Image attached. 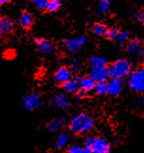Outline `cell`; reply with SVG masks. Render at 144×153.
I'll return each instance as SVG.
<instances>
[{"instance_id": "cell-14", "label": "cell", "mask_w": 144, "mask_h": 153, "mask_svg": "<svg viewBox=\"0 0 144 153\" xmlns=\"http://www.w3.org/2000/svg\"><path fill=\"white\" fill-rule=\"evenodd\" d=\"M33 15L28 11H23L20 17H19V25H21V27L25 29L31 27L32 25H33Z\"/></svg>"}, {"instance_id": "cell-1", "label": "cell", "mask_w": 144, "mask_h": 153, "mask_svg": "<svg viewBox=\"0 0 144 153\" xmlns=\"http://www.w3.org/2000/svg\"><path fill=\"white\" fill-rule=\"evenodd\" d=\"M93 127V119L88 114L81 113L75 116L70 122V130L75 134L88 132Z\"/></svg>"}, {"instance_id": "cell-21", "label": "cell", "mask_w": 144, "mask_h": 153, "mask_svg": "<svg viewBox=\"0 0 144 153\" xmlns=\"http://www.w3.org/2000/svg\"><path fill=\"white\" fill-rule=\"evenodd\" d=\"M109 8H110V4L108 2V0H101V2L98 5V10H97V12L98 14H104V13H106L109 10Z\"/></svg>"}, {"instance_id": "cell-19", "label": "cell", "mask_w": 144, "mask_h": 153, "mask_svg": "<svg viewBox=\"0 0 144 153\" xmlns=\"http://www.w3.org/2000/svg\"><path fill=\"white\" fill-rule=\"evenodd\" d=\"M94 91L97 95H104L107 93V84L106 82H98L94 88Z\"/></svg>"}, {"instance_id": "cell-18", "label": "cell", "mask_w": 144, "mask_h": 153, "mask_svg": "<svg viewBox=\"0 0 144 153\" xmlns=\"http://www.w3.org/2000/svg\"><path fill=\"white\" fill-rule=\"evenodd\" d=\"M60 6H61L60 0H49V2H48L45 10L49 12H56L60 10Z\"/></svg>"}, {"instance_id": "cell-5", "label": "cell", "mask_w": 144, "mask_h": 153, "mask_svg": "<svg viewBox=\"0 0 144 153\" xmlns=\"http://www.w3.org/2000/svg\"><path fill=\"white\" fill-rule=\"evenodd\" d=\"M41 96L37 93H30L23 98L22 105L27 110H34L41 105Z\"/></svg>"}, {"instance_id": "cell-15", "label": "cell", "mask_w": 144, "mask_h": 153, "mask_svg": "<svg viewBox=\"0 0 144 153\" xmlns=\"http://www.w3.org/2000/svg\"><path fill=\"white\" fill-rule=\"evenodd\" d=\"M96 84H97V82L90 75L85 76L80 79V88L86 90L87 92H89L90 90H93Z\"/></svg>"}, {"instance_id": "cell-33", "label": "cell", "mask_w": 144, "mask_h": 153, "mask_svg": "<svg viewBox=\"0 0 144 153\" xmlns=\"http://www.w3.org/2000/svg\"><path fill=\"white\" fill-rule=\"evenodd\" d=\"M8 1H9V0H0V5L5 4V3H7Z\"/></svg>"}, {"instance_id": "cell-17", "label": "cell", "mask_w": 144, "mask_h": 153, "mask_svg": "<svg viewBox=\"0 0 144 153\" xmlns=\"http://www.w3.org/2000/svg\"><path fill=\"white\" fill-rule=\"evenodd\" d=\"M63 125V120L62 119H60V118H56L54 119V120H52L50 121L47 126H46V128L48 131H57V130H60L61 128V126Z\"/></svg>"}, {"instance_id": "cell-10", "label": "cell", "mask_w": 144, "mask_h": 153, "mask_svg": "<svg viewBox=\"0 0 144 153\" xmlns=\"http://www.w3.org/2000/svg\"><path fill=\"white\" fill-rule=\"evenodd\" d=\"M71 78H72V72L66 67H60V69H57V71L55 72V75H54L55 81L61 85L64 84L65 82H67Z\"/></svg>"}, {"instance_id": "cell-16", "label": "cell", "mask_w": 144, "mask_h": 153, "mask_svg": "<svg viewBox=\"0 0 144 153\" xmlns=\"http://www.w3.org/2000/svg\"><path fill=\"white\" fill-rule=\"evenodd\" d=\"M69 141V135L65 132H62V134H58L57 139H56V148L57 149H61L63 147L67 145Z\"/></svg>"}, {"instance_id": "cell-8", "label": "cell", "mask_w": 144, "mask_h": 153, "mask_svg": "<svg viewBox=\"0 0 144 153\" xmlns=\"http://www.w3.org/2000/svg\"><path fill=\"white\" fill-rule=\"evenodd\" d=\"M35 43L38 50L40 51L42 54L44 55H50L54 52V46L49 41L43 38H37L35 39Z\"/></svg>"}, {"instance_id": "cell-28", "label": "cell", "mask_w": 144, "mask_h": 153, "mask_svg": "<svg viewBox=\"0 0 144 153\" xmlns=\"http://www.w3.org/2000/svg\"><path fill=\"white\" fill-rule=\"evenodd\" d=\"M86 93H87L86 90H84V89L80 88L79 90H78V91L75 93V98H76L77 100H81V99H83L85 96H86Z\"/></svg>"}, {"instance_id": "cell-3", "label": "cell", "mask_w": 144, "mask_h": 153, "mask_svg": "<svg viewBox=\"0 0 144 153\" xmlns=\"http://www.w3.org/2000/svg\"><path fill=\"white\" fill-rule=\"evenodd\" d=\"M128 85L135 92H144V69H137L131 72Z\"/></svg>"}, {"instance_id": "cell-22", "label": "cell", "mask_w": 144, "mask_h": 153, "mask_svg": "<svg viewBox=\"0 0 144 153\" xmlns=\"http://www.w3.org/2000/svg\"><path fill=\"white\" fill-rule=\"evenodd\" d=\"M90 64L91 67H95V66H101V65H106L107 64V60L104 57L101 56H93L90 59Z\"/></svg>"}, {"instance_id": "cell-24", "label": "cell", "mask_w": 144, "mask_h": 153, "mask_svg": "<svg viewBox=\"0 0 144 153\" xmlns=\"http://www.w3.org/2000/svg\"><path fill=\"white\" fill-rule=\"evenodd\" d=\"M129 39V34L127 32H119L118 33V35L116 37V39L114 41H116L119 44H122V43H124L126 41Z\"/></svg>"}, {"instance_id": "cell-29", "label": "cell", "mask_w": 144, "mask_h": 153, "mask_svg": "<svg viewBox=\"0 0 144 153\" xmlns=\"http://www.w3.org/2000/svg\"><path fill=\"white\" fill-rule=\"evenodd\" d=\"M93 141H94V137L93 136H88V137H86V139H85L84 145L85 146H89V147H91Z\"/></svg>"}, {"instance_id": "cell-20", "label": "cell", "mask_w": 144, "mask_h": 153, "mask_svg": "<svg viewBox=\"0 0 144 153\" xmlns=\"http://www.w3.org/2000/svg\"><path fill=\"white\" fill-rule=\"evenodd\" d=\"M91 30H93V34H95L97 36H103V35H106L107 27L103 24H95V25H93Z\"/></svg>"}, {"instance_id": "cell-27", "label": "cell", "mask_w": 144, "mask_h": 153, "mask_svg": "<svg viewBox=\"0 0 144 153\" xmlns=\"http://www.w3.org/2000/svg\"><path fill=\"white\" fill-rule=\"evenodd\" d=\"M69 153H83V148L79 146H72L68 149Z\"/></svg>"}, {"instance_id": "cell-9", "label": "cell", "mask_w": 144, "mask_h": 153, "mask_svg": "<svg viewBox=\"0 0 144 153\" xmlns=\"http://www.w3.org/2000/svg\"><path fill=\"white\" fill-rule=\"evenodd\" d=\"M86 42V39L84 37L77 38V39H65L64 44L66 46V48L68 51L71 53H75L79 50L81 46Z\"/></svg>"}, {"instance_id": "cell-6", "label": "cell", "mask_w": 144, "mask_h": 153, "mask_svg": "<svg viewBox=\"0 0 144 153\" xmlns=\"http://www.w3.org/2000/svg\"><path fill=\"white\" fill-rule=\"evenodd\" d=\"M15 28L14 21L10 17H0V36H7L13 32Z\"/></svg>"}, {"instance_id": "cell-30", "label": "cell", "mask_w": 144, "mask_h": 153, "mask_svg": "<svg viewBox=\"0 0 144 153\" xmlns=\"http://www.w3.org/2000/svg\"><path fill=\"white\" fill-rule=\"evenodd\" d=\"M78 69H79V64H78V62H76V61L73 62V64H72V70L74 71H78Z\"/></svg>"}, {"instance_id": "cell-25", "label": "cell", "mask_w": 144, "mask_h": 153, "mask_svg": "<svg viewBox=\"0 0 144 153\" xmlns=\"http://www.w3.org/2000/svg\"><path fill=\"white\" fill-rule=\"evenodd\" d=\"M31 2L33 3L38 9L45 10L48 2H49V0H31Z\"/></svg>"}, {"instance_id": "cell-2", "label": "cell", "mask_w": 144, "mask_h": 153, "mask_svg": "<svg viewBox=\"0 0 144 153\" xmlns=\"http://www.w3.org/2000/svg\"><path fill=\"white\" fill-rule=\"evenodd\" d=\"M131 68H132V65H131V63L128 60H125V59H119V60L115 61L110 66V68H109L110 77L122 79L130 74Z\"/></svg>"}, {"instance_id": "cell-23", "label": "cell", "mask_w": 144, "mask_h": 153, "mask_svg": "<svg viewBox=\"0 0 144 153\" xmlns=\"http://www.w3.org/2000/svg\"><path fill=\"white\" fill-rule=\"evenodd\" d=\"M140 42L137 41V39H134V41H132L129 45H128V51L130 53H137V52H140Z\"/></svg>"}, {"instance_id": "cell-11", "label": "cell", "mask_w": 144, "mask_h": 153, "mask_svg": "<svg viewBox=\"0 0 144 153\" xmlns=\"http://www.w3.org/2000/svg\"><path fill=\"white\" fill-rule=\"evenodd\" d=\"M122 89V83L121 79L112 78L107 83V93L110 96L119 95Z\"/></svg>"}, {"instance_id": "cell-12", "label": "cell", "mask_w": 144, "mask_h": 153, "mask_svg": "<svg viewBox=\"0 0 144 153\" xmlns=\"http://www.w3.org/2000/svg\"><path fill=\"white\" fill-rule=\"evenodd\" d=\"M69 98L64 94H57L52 100V104L57 109H65L70 105Z\"/></svg>"}, {"instance_id": "cell-4", "label": "cell", "mask_w": 144, "mask_h": 153, "mask_svg": "<svg viewBox=\"0 0 144 153\" xmlns=\"http://www.w3.org/2000/svg\"><path fill=\"white\" fill-rule=\"evenodd\" d=\"M90 75L93 77L95 81L98 82H106L110 76L109 69L106 65L101 66H95V67H91Z\"/></svg>"}, {"instance_id": "cell-31", "label": "cell", "mask_w": 144, "mask_h": 153, "mask_svg": "<svg viewBox=\"0 0 144 153\" xmlns=\"http://www.w3.org/2000/svg\"><path fill=\"white\" fill-rule=\"evenodd\" d=\"M139 20L141 22L142 25H144V10L139 14Z\"/></svg>"}, {"instance_id": "cell-7", "label": "cell", "mask_w": 144, "mask_h": 153, "mask_svg": "<svg viewBox=\"0 0 144 153\" xmlns=\"http://www.w3.org/2000/svg\"><path fill=\"white\" fill-rule=\"evenodd\" d=\"M91 149H93V152L95 153H107L110 150V146L104 138L97 137L94 138Z\"/></svg>"}, {"instance_id": "cell-13", "label": "cell", "mask_w": 144, "mask_h": 153, "mask_svg": "<svg viewBox=\"0 0 144 153\" xmlns=\"http://www.w3.org/2000/svg\"><path fill=\"white\" fill-rule=\"evenodd\" d=\"M62 88L65 92L67 93H76L80 88V79L74 78L70 79L67 82L62 84Z\"/></svg>"}, {"instance_id": "cell-26", "label": "cell", "mask_w": 144, "mask_h": 153, "mask_svg": "<svg viewBox=\"0 0 144 153\" xmlns=\"http://www.w3.org/2000/svg\"><path fill=\"white\" fill-rule=\"evenodd\" d=\"M118 33H119V31H118V29L116 28H109V29H107V32H106V37L109 39H116Z\"/></svg>"}, {"instance_id": "cell-32", "label": "cell", "mask_w": 144, "mask_h": 153, "mask_svg": "<svg viewBox=\"0 0 144 153\" xmlns=\"http://www.w3.org/2000/svg\"><path fill=\"white\" fill-rule=\"evenodd\" d=\"M140 103H144V92H142V96L140 99Z\"/></svg>"}]
</instances>
